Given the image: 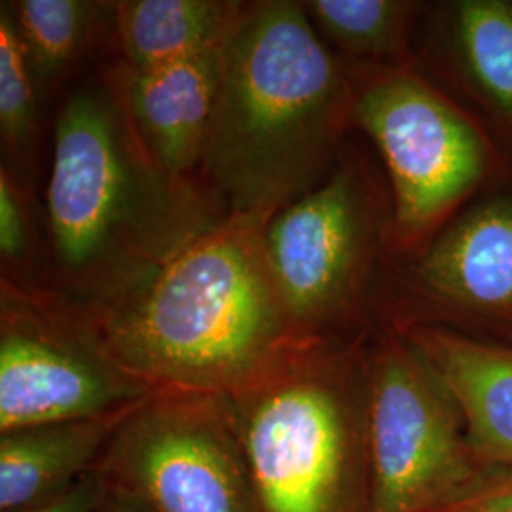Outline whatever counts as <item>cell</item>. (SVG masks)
I'll use <instances>...</instances> for the list:
<instances>
[{
    "instance_id": "6da1fadb",
    "label": "cell",
    "mask_w": 512,
    "mask_h": 512,
    "mask_svg": "<svg viewBox=\"0 0 512 512\" xmlns=\"http://www.w3.org/2000/svg\"><path fill=\"white\" fill-rule=\"evenodd\" d=\"M224 217L198 179L150 158L105 78L65 101L46 188L48 289L97 315Z\"/></svg>"
},
{
    "instance_id": "7a4b0ae2",
    "label": "cell",
    "mask_w": 512,
    "mask_h": 512,
    "mask_svg": "<svg viewBox=\"0 0 512 512\" xmlns=\"http://www.w3.org/2000/svg\"><path fill=\"white\" fill-rule=\"evenodd\" d=\"M351 103L348 73L302 2H245L196 177L226 215L270 220L323 183Z\"/></svg>"
},
{
    "instance_id": "3957f363",
    "label": "cell",
    "mask_w": 512,
    "mask_h": 512,
    "mask_svg": "<svg viewBox=\"0 0 512 512\" xmlns=\"http://www.w3.org/2000/svg\"><path fill=\"white\" fill-rule=\"evenodd\" d=\"M268 220L226 215L135 293L86 315L110 355L156 393L234 395L311 344L266 253Z\"/></svg>"
},
{
    "instance_id": "277c9868",
    "label": "cell",
    "mask_w": 512,
    "mask_h": 512,
    "mask_svg": "<svg viewBox=\"0 0 512 512\" xmlns=\"http://www.w3.org/2000/svg\"><path fill=\"white\" fill-rule=\"evenodd\" d=\"M226 397L258 511L372 512L366 368L311 344Z\"/></svg>"
},
{
    "instance_id": "5b68a950",
    "label": "cell",
    "mask_w": 512,
    "mask_h": 512,
    "mask_svg": "<svg viewBox=\"0 0 512 512\" xmlns=\"http://www.w3.org/2000/svg\"><path fill=\"white\" fill-rule=\"evenodd\" d=\"M152 395L84 311L46 285L0 281V433L118 416Z\"/></svg>"
},
{
    "instance_id": "8992f818",
    "label": "cell",
    "mask_w": 512,
    "mask_h": 512,
    "mask_svg": "<svg viewBox=\"0 0 512 512\" xmlns=\"http://www.w3.org/2000/svg\"><path fill=\"white\" fill-rule=\"evenodd\" d=\"M97 471L148 512H260L226 395L156 393L129 408Z\"/></svg>"
},
{
    "instance_id": "52a82bcc",
    "label": "cell",
    "mask_w": 512,
    "mask_h": 512,
    "mask_svg": "<svg viewBox=\"0 0 512 512\" xmlns=\"http://www.w3.org/2000/svg\"><path fill=\"white\" fill-rule=\"evenodd\" d=\"M458 406L406 340L366 365V440L372 512H439L478 480Z\"/></svg>"
},
{
    "instance_id": "ba28073f",
    "label": "cell",
    "mask_w": 512,
    "mask_h": 512,
    "mask_svg": "<svg viewBox=\"0 0 512 512\" xmlns=\"http://www.w3.org/2000/svg\"><path fill=\"white\" fill-rule=\"evenodd\" d=\"M351 126L384 156L391 226L412 243L482 177L486 147L476 129L440 93L406 71H387L353 86Z\"/></svg>"
},
{
    "instance_id": "9c48e42d",
    "label": "cell",
    "mask_w": 512,
    "mask_h": 512,
    "mask_svg": "<svg viewBox=\"0 0 512 512\" xmlns=\"http://www.w3.org/2000/svg\"><path fill=\"white\" fill-rule=\"evenodd\" d=\"M376 217L361 175L338 165L308 194L268 220L270 268L294 327L308 342H329L357 302Z\"/></svg>"
},
{
    "instance_id": "30bf717a",
    "label": "cell",
    "mask_w": 512,
    "mask_h": 512,
    "mask_svg": "<svg viewBox=\"0 0 512 512\" xmlns=\"http://www.w3.org/2000/svg\"><path fill=\"white\" fill-rule=\"evenodd\" d=\"M222 48L150 69H129L118 61L103 76L150 158L175 177L198 179L219 90Z\"/></svg>"
},
{
    "instance_id": "8fae6325",
    "label": "cell",
    "mask_w": 512,
    "mask_h": 512,
    "mask_svg": "<svg viewBox=\"0 0 512 512\" xmlns=\"http://www.w3.org/2000/svg\"><path fill=\"white\" fill-rule=\"evenodd\" d=\"M406 342L433 370L467 423L476 461L512 467V351L437 329H412Z\"/></svg>"
},
{
    "instance_id": "7c38bea8",
    "label": "cell",
    "mask_w": 512,
    "mask_h": 512,
    "mask_svg": "<svg viewBox=\"0 0 512 512\" xmlns=\"http://www.w3.org/2000/svg\"><path fill=\"white\" fill-rule=\"evenodd\" d=\"M421 285L461 306L512 308V203L476 207L416 262Z\"/></svg>"
},
{
    "instance_id": "4fadbf2b",
    "label": "cell",
    "mask_w": 512,
    "mask_h": 512,
    "mask_svg": "<svg viewBox=\"0 0 512 512\" xmlns=\"http://www.w3.org/2000/svg\"><path fill=\"white\" fill-rule=\"evenodd\" d=\"M124 414L0 433V512L29 509L90 473Z\"/></svg>"
},
{
    "instance_id": "5bb4252c",
    "label": "cell",
    "mask_w": 512,
    "mask_h": 512,
    "mask_svg": "<svg viewBox=\"0 0 512 512\" xmlns=\"http://www.w3.org/2000/svg\"><path fill=\"white\" fill-rule=\"evenodd\" d=\"M243 8L239 0L112 2L118 61L129 69H150L222 46Z\"/></svg>"
},
{
    "instance_id": "9a60e30c",
    "label": "cell",
    "mask_w": 512,
    "mask_h": 512,
    "mask_svg": "<svg viewBox=\"0 0 512 512\" xmlns=\"http://www.w3.org/2000/svg\"><path fill=\"white\" fill-rule=\"evenodd\" d=\"M8 6L40 90L55 88L99 31L112 27V2L18 0Z\"/></svg>"
},
{
    "instance_id": "2e32d148",
    "label": "cell",
    "mask_w": 512,
    "mask_h": 512,
    "mask_svg": "<svg viewBox=\"0 0 512 512\" xmlns=\"http://www.w3.org/2000/svg\"><path fill=\"white\" fill-rule=\"evenodd\" d=\"M315 31L351 57L395 59L404 54L418 8L404 0H308L302 2Z\"/></svg>"
},
{
    "instance_id": "e0dca14e",
    "label": "cell",
    "mask_w": 512,
    "mask_h": 512,
    "mask_svg": "<svg viewBox=\"0 0 512 512\" xmlns=\"http://www.w3.org/2000/svg\"><path fill=\"white\" fill-rule=\"evenodd\" d=\"M461 57L476 84L512 120V6L465 0L454 10Z\"/></svg>"
},
{
    "instance_id": "ac0fdd59",
    "label": "cell",
    "mask_w": 512,
    "mask_h": 512,
    "mask_svg": "<svg viewBox=\"0 0 512 512\" xmlns=\"http://www.w3.org/2000/svg\"><path fill=\"white\" fill-rule=\"evenodd\" d=\"M38 88L10 6L0 4V139L2 165L21 171L38 133Z\"/></svg>"
},
{
    "instance_id": "d6986e66",
    "label": "cell",
    "mask_w": 512,
    "mask_h": 512,
    "mask_svg": "<svg viewBox=\"0 0 512 512\" xmlns=\"http://www.w3.org/2000/svg\"><path fill=\"white\" fill-rule=\"evenodd\" d=\"M0 258L2 279L31 281L35 258V211L23 177L14 169L0 167Z\"/></svg>"
},
{
    "instance_id": "ffe728a7",
    "label": "cell",
    "mask_w": 512,
    "mask_h": 512,
    "mask_svg": "<svg viewBox=\"0 0 512 512\" xmlns=\"http://www.w3.org/2000/svg\"><path fill=\"white\" fill-rule=\"evenodd\" d=\"M107 490L105 478L95 467L61 494L18 512H101Z\"/></svg>"
},
{
    "instance_id": "44dd1931",
    "label": "cell",
    "mask_w": 512,
    "mask_h": 512,
    "mask_svg": "<svg viewBox=\"0 0 512 512\" xmlns=\"http://www.w3.org/2000/svg\"><path fill=\"white\" fill-rule=\"evenodd\" d=\"M439 512H512V475L482 480L458 503Z\"/></svg>"
},
{
    "instance_id": "7402d4cb",
    "label": "cell",
    "mask_w": 512,
    "mask_h": 512,
    "mask_svg": "<svg viewBox=\"0 0 512 512\" xmlns=\"http://www.w3.org/2000/svg\"><path fill=\"white\" fill-rule=\"evenodd\" d=\"M109 486V484H107ZM101 512H148L139 501H135L133 497H129L128 494L116 490V488H110L107 490V497H105V503H103V509Z\"/></svg>"
}]
</instances>
